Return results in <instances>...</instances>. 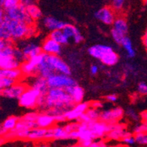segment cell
<instances>
[{
  "instance_id": "d6a6232c",
  "label": "cell",
  "mask_w": 147,
  "mask_h": 147,
  "mask_svg": "<svg viewBox=\"0 0 147 147\" xmlns=\"http://www.w3.org/2000/svg\"><path fill=\"white\" fill-rule=\"evenodd\" d=\"M53 140L69 139V134L65 131L62 126H53Z\"/></svg>"
},
{
  "instance_id": "681fc988",
  "label": "cell",
  "mask_w": 147,
  "mask_h": 147,
  "mask_svg": "<svg viewBox=\"0 0 147 147\" xmlns=\"http://www.w3.org/2000/svg\"><path fill=\"white\" fill-rule=\"evenodd\" d=\"M105 99H106V100L107 101H108V102H117L118 97H117V96L116 95V94H108V95H107L106 97H105Z\"/></svg>"
},
{
  "instance_id": "5bb4252c",
  "label": "cell",
  "mask_w": 147,
  "mask_h": 147,
  "mask_svg": "<svg viewBox=\"0 0 147 147\" xmlns=\"http://www.w3.org/2000/svg\"><path fill=\"white\" fill-rule=\"evenodd\" d=\"M41 49L42 53L46 55L59 56L61 53V45L49 37L42 42Z\"/></svg>"
},
{
  "instance_id": "94428289",
  "label": "cell",
  "mask_w": 147,
  "mask_h": 147,
  "mask_svg": "<svg viewBox=\"0 0 147 147\" xmlns=\"http://www.w3.org/2000/svg\"><path fill=\"white\" fill-rule=\"evenodd\" d=\"M67 147H81V146L78 144V145H74V146H67Z\"/></svg>"
},
{
  "instance_id": "7dc6e473",
  "label": "cell",
  "mask_w": 147,
  "mask_h": 147,
  "mask_svg": "<svg viewBox=\"0 0 147 147\" xmlns=\"http://www.w3.org/2000/svg\"><path fill=\"white\" fill-rule=\"evenodd\" d=\"M44 139H45V140H52V139H53V128L51 127L49 129H47L45 136V138Z\"/></svg>"
},
{
  "instance_id": "ee69618b",
  "label": "cell",
  "mask_w": 147,
  "mask_h": 147,
  "mask_svg": "<svg viewBox=\"0 0 147 147\" xmlns=\"http://www.w3.org/2000/svg\"><path fill=\"white\" fill-rule=\"evenodd\" d=\"M122 142L127 146H133L136 144V140H135V138L133 135H129V136H127V137L124 138L122 139Z\"/></svg>"
},
{
  "instance_id": "d4e9b609",
  "label": "cell",
  "mask_w": 147,
  "mask_h": 147,
  "mask_svg": "<svg viewBox=\"0 0 147 147\" xmlns=\"http://www.w3.org/2000/svg\"><path fill=\"white\" fill-rule=\"evenodd\" d=\"M119 60V57L118 53L113 51L106 54L102 59L100 60V62L105 66L112 67L117 65Z\"/></svg>"
},
{
  "instance_id": "52a82bcc",
  "label": "cell",
  "mask_w": 147,
  "mask_h": 147,
  "mask_svg": "<svg viewBox=\"0 0 147 147\" xmlns=\"http://www.w3.org/2000/svg\"><path fill=\"white\" fill-rule=\"evenodd\" d=\"M41 93L38 90L27 88L18 99V103L25 108H34L37 106V102Z\"/></svg>"
},
{
  "instance_id": "816d5d0a",
  "label": "cell",
  "mask_w": 147,
  "mask_h": 147,
  "mask_svg": "<svg viewBox=\"0 0 147 147\" xmlns=\"http://www.w3.org/2000/svg\"><path fill=\"white\" fill-rule=\"evenodd\" d=\"M90 147H107L105 143L102 141H93Z\"/></svg>"
},
{
  "instance_id": "60d3db41",
  "label": "cell",
  "mask_w": 147,
  "mask_h": 147,
  "mask_svg": "<svg viewBox=\"0 0 147 147\" xmlns=\"http://www.w3.org/2000/svg\"><path fill=\"white\" fill-rule=\"evenodd\" d=\"M111 37L112 38H113V41H114L117 44H118V45H121V42H122L123 39H124L125 37H124L123 35L120 34L119 33L113 30V29H111Z\"/></svg>"
},
{
  "instance_id": "8fae6325",
  "label": "cell",
  "mask_w": 147,
  "mask_h": 147,
  "mask_svg": "<svg viewBox=\"0 0 147 147\" xmlns=\"http://www.w3.org/2000/svg\"><path fill=\"white\" fill-rule=\"evenodd\" d=\"M90 108V103L88 102H82L81 103L76 104L73 108L65 113V117L66 120L78 121L82 114L86 113V111Z\"/></svg>"
},
{
  "instance_id": "c3c4849f",
  "label": "cell",
  "mask_w": 147,
  "mask_h": 147,
  "mask_svg": "<svg viewBox=\"0 0 147 147\" xmlns=\"http://www.w3.org/2000/svg\"><path fill=\"white\" fill-rule=\"evenodd\" d=\"M69 139L78 140L79 139V132L78 130H74L69 133Z\"/></svg>"
},
{
  "instance_id": "5b68a950",
  "label": "cell",
  "mask_w": 147,
  "mask_h": 147,
  "mask_svg": "<svg viewBox=\"0 0 147 147\" xmlns=\"http://www.w3.org/2000/svg\"><path fill=\"white\" fill-rule=\"evenodd\" d=\"M45 59L48 65L54 73L70 76L71 69L66 61H64L59 56L46 55Z\"/></svg>"
},
{
  "instance_id": "3957f363",
  "label": "cell",
  "mask_w": 147,
  "mask_h": 147,
  "mask_svg": "<svg viewBox=\"0 0 147 147\" xmlns=\"http://www.w3.org/2000/svg\"><path fill=\"white\" fill-rule=\"evenodd\" d=\"M47 84L49 89H62L75 86L77 82L70 76L54 73L47 79Z\"/></svg>"
},
{
  "instance_id": "6da1fadb",
  "label": "cell",
  "mask_w": 147,
  "mask_h": 147,
  "mask_svg": "<svg viewBox=\"0 0 147 147\" xmlns=\"http://www.w3.org/2000/svg\"><path fill=\"white\" fill-rule=\"evenodd\" d=\"M36 33L35 27L27 26L25 24L10 19L5 16L3 22L0 25V38L5 41L21 40L32 37Z\"/></svg>"
},
{
  "instance_id": "ffe728a7",
  "label": "cell",
  "mask_w": 147,
  "mask_h": 147,
  "mask_svg": "<svg viewBox=\"0 0 147 147\" xmlns=\"http://www.w3.org/2000/svg\"><path fill=\"white\" fill-rule=\"evenodd\" d=\"M55 123L54 118L47 113H38L37 118L36 119V125L37 127L43 128V129H49L53 127Z\"/></svg>"
},
{
  "instance_id": "2e32d148",
  "label": "cell",
  "mask_w": 147,
  "mask_h": 147,
  "mask_svg": "<svg viewBox=\"0 0 147 147\" xmlns=\"http://www.w3.org/2000/svg\"><path fill=\"white\" fill-rule=\"evenodd\" d=\"M21 64L14 58L13 56L5 55L0 52V69H19Z\"/></svg>"
},
{
  "instance_id": "11a10c76",
  "label": "cell",
  "mask_w": 147,
  "mask_h": 147,
  "mask_svg": "<svg viewBox=\"0 0 147 147\" xmlns=\"http://www.w3.org/2000/svg\"><path fill=\"white\" fill-rule=\"evenodd\" d=\"M21 3L25 7H28L29 5L34 4L35 3V2H34V1H32V0H21Z\"/></svg>"
},
{
  "instance_id": "9c48e42d",
  "label": "cell",
  "mask_w": 147,
  "mask_h": 147,
  "mask_svg": "<svg viewBox=\"0 0 147 147\" xmlns=\"http://www.w3.org/2000/svg\"><path fill=\"white\" fill-rule=\"evenodd\" d=\"M88 126H89V129H90L91 133L93 135L94 140L105 137L110 132L109 125L100 121V119L88 123Z\"/></svg>"
},
{
  "instance_id": "4fadbf2b",
  "label": "cell",
  "mask_w": 147,
  "mask_h": 147,
  "mask_svg": "<svg viewBox=\"0 0 147 147\" xmlns=\"http://www.w3.org/2000/svg\"><path fill=\"white\" fill-rule=\"evenodd\" d=\"M113 51V49L109 45H104V44H97L90 46L88 49L87 52L91 57L100 61L106 54Z\"/></svg>"
},
{
  "instance_id": "7c38bea8",
  "label": "cell",
  "mask_w": 147,
  "mask_h": 147,
  "mask_svg": "<svg viewBox=\"0 0 147 147\" xmlns=\"http://www.w3.org/2000/svg\"><path fill=\"white\" fill-rule=\"evenodd\" d=\"M27 89L25 84L17 82L10 87L0 90V96L10 99H19L23 93Z\"/></svg>"
},
{
  "instance_id": "1f68e13d",
  "label": "cell",
  "mask_w": 147,
  "mask_h": 147,
  "mask_svg": "<svg viewBox=\"0 0 147 147\" xmlns=\"http://www.w3.org/2000/svg\"><path fill=\"white\" fill-rule=\"evenodd\" d=\"M18 120H19V118L14 117V116L8 117V118L5 120V121L2 125V128L6 131L7 133L13 130V129H15L16 127Z\"/></svg>"
},
{
  "instance_id": "30bf717a",
  "label": "cell",
  "mask_w": 147,
  "mask_h": 147,
  "mask_svg": "<svg viewBox=\"0 0 147 147\" xmlns=\"http://www.w3.org/2000/svg\"><path fill=\"white\" fill-rule=\"evenodd\" d=\"M94 17L105 25H112L116 19L115 12L109 6H105L94 13Z\"/></svg>"
},
{
  "instance_id": "f1b7e54d",
  "label": "cell",
  "mask_w": 147,
  "mask_h": 147,
  "mask_svg": "<svg viewBox=\"0 0 147 147\" xmlns=\"http://www.w3.org/2000/svg\"><path fill=\"white\" fill-rule=\"evenodd\" d=\"M47 129H43V128L36 127L34 129H31L29 131V134L28 136V139L31 141H38L41 139L45 138V133H46Z\"/></svg>"
},
{
  "instance_id": "4316f807",
  "label": "cell",
  "mask_w": 147,
  "mask_h": 147,
  "mask_svg": "<svg viewBox=\"0 0 147 147\" xmlns=\"http://www.w3.org/2000/svg\"><path fill=\"white\" fill-rule=\"evenodd\" d=\"M121 45V47L124 49V50L125 51V52H126V54L128 58L133 59L136 57V50H135L134 47H133V42H132V41H131L130 38L129 37L126 36L123 39Z\"/></svg>"
},
{
  "instance_id": "e575fe53",
  "label": "cell",
  "mask_w": 147,
  "mask_h": 147,
  "mask_svg": "<svg viewBox=\"0 0 147 147\" xmlns=\"http://www.w3.org/2000/svg\"><path fill=\"white\" fill-rule=\"evenodd\" d=\"M133 136H134L136 144L141 146L147 147V132L137 133Z\"/></svg>"
},
{
  "instance_id": "d6986e66",
  "label": "cell",
  "mask_w": 147,
  "mask_h": 147,
  "mask_svg": "<svg viewBox=\"0 0 147 147\" xmlns=\"http://www.w3.org/2000/svg\"><path fill=\"white\" fill-rule=\"evenodd\" d=\"M65 91L71 97L75 105L83 102L85 92H84V89L81 86H79L78 84L75 86L67 88Z\"/></svg>"
},
{
  "instance_id": "9f6ffc18",
  "label": "cell",
  "mask_w": 147,
  "mask_h": 147,
  "mask_svg": "<svg viewBox=\"0 0 147 147\" xmlns=\"http://www.w3.org/2000/svg\"><path fill=\"white\" fill-rule=\"evenodd\" d=\"M5 18V11L3 8L0 7V25L2 24Z\"/></svg>"
},
{
  "instance_id": "484cf974",
  "label": "cell",
  "mask_w": 147,
  "mask_h": 147,
  "mask_svg": "<svg viewBox=\"0 0 147 147\" xmlns=\"http://www.w3.org/2000/svg\"><path fill=\"white\" fill-rule=\"evenodd\" d=\"M49 37L50 39L53 40L55 42H58L61 45H67L69 42V40L65 35L62 30H55L51 32Z\"/></svg>"
},
{
  "instance_id": "f5cc1de1",
  "label": "cell",
  "mask_w": 147,
  "mask_h": 147,
  "mask_svg": "<svg viewBox=\"0 0 147 147\" xmlns=\"http://www.w3.org/2000/svg\"><path fill=\"white\" fill-rule=\"evenodd\" d=\"M54 119H55L56 122H64V121H67L65 117V114H61V115H58L57 117H53Z\"/></svg>"
},
{
  "instance_id": "d590c367",
  "label": "cell",
  "mask_w": 147,
  "mask_h": 147,
  "mask_svg": "<svg viewBox=\"0 0 147 147\" xmlns=\"http://www.w3.org/2000/svg\"><path fill=\"white\" fill-rule=\"evenodd\" d=\"M85 113L87 115V117H89L91 121H97V120L100 119V111L98 109H95V108L90 107Z\"/></svg>"
},
{
  "instance_id": "db71d44e",
  "label": "cell",
  "mask_w": 147,
  "mask_h": 147,
  "mask_svg": "<svg viewBox=\"0 0 147 147\" xmlns=\"http://www.w3.org/2000/svg\"><path fill=\"white\" fill-rule=\"evenodd\" d=\"M11 42L12 41H5V40H2L0 38V51L2 50L3 49H5L7 45H8V44Z\"/></svg>"
},
{
  "instance_id": "680465c9",
  "label": "cell",
  "mask_w": 147,
  "mask_h": 147,
  "mask_svg": "<svg viewBox=\"0 0 147 147\" xmlns=\"http://www.w3.org/2000/svg\"><path fill=\"white\" fill-rule=\"evenodd\" d=\"M37 147H49V146L47 145V144H40V145L37 146Z\"/></svg>"
},
{
  "instance_id": "44dd1931",
  "label": "cell",
  "mask_w": 147,
  "mask_h": 147,
  "mask_svg": "<svg viewBox=\"0 0 147 147\" xmlns=\"http://www.w3.org/2000/svg\"><path fill=\"white\" fill-rule=\"evenodd\" d=\"M78 127L77 130L79 132V142L86 141H94V137L93 135L91 133L90 129H89L88 123L78 122Z\"/></svg>"
},
{
  "instance_id": "f35d334b",
  "label": "cell",
  "mask_w": 147,
  "mask_h": 147,
  "mask_svg": "<svg viewBox=\"0 0 147 147\" xmlns=\"http://www.w3.org/2000/svg\"><path fill=\"white\" fill-rule=\"evenodd\" d=\"M124 0H113L111 3V7L113 11H121L125 6Z\"/></svg>"
},
{
  "instance_id": "ab89813d",
  "label": "cell",
  "mask_w": 147,
  "mask_h": 147,
  "mask_svg": "<svg viewBox=\"0 0 147 147\" xmlns=\"http://www.w3.org/2000/svg\"><path fill=\"white\" fill-rule=\"evenodd\" d=\"M137 91L141 95L147 96V83L145 81L139 82L137 86Z\"/></svg>"
},
{
  "instance_id": "f907efd6",
  "label": "cell",
  "mask_w": 147,
  "mask_h": 147,
  "mask_svg": "<svg viewBox=\"0 0 147 147\" xmlns=\"http://www.w3.org/2000/svg\"><path fill=\"white\" fill-rule=\"evenodd\" d=\"M90 107L91 108H95V109H98L102 107V103L100 101H94L90 103Z\"/></svg>"
},
{
  "instance_id": "603a6c76",
  "label": "cell",
  "mask_w": 147,
  "mask_h": 147,
  "mask_svg": "<svg viewBox=\"0 0 147 147\" xmlns=\"http://www.w3.org/2000/svg\"><path fill=\"white\" fill-rule=\"evenodd\" d=\"M23 74L21 73V69H0V78H7L10 79L16 80L18 81L22 77Z\"/></svg>"
},
{
  "instance_id": "bcb514c9",
  "label": "cell",
  "mask_w": 147,
  "mask_h": 147,
  "mask_svg": "<svg viewBox=\"0 0 147 147\" xmlns=\"http://www.w3.org/2000/svg\"><path fill=\"white\" fill-rule=\"evenodd\" d=\"M99 70H100V68L97 65H92L90 66L89 72L92 76H96L99 73Z\"/></svg>"
},
{
  "instance_id": "277c9868",
  "label": "cell",
  "mask_w": 147,
  "mask_h": 147,
  "mask_svg": "<svg viewBox=\"0 0 147 147\" xmlns=\"http://www.w3.org/2000/svg\"><path fill=\"white\" fill-rule=\"evenodd\" d=\"M5 16L10 19L25 24L27 26L34 25V21L29 17L26 12V7L21 3V1L18 6L15 7L10 10H5Z\"/></svg>"
},
{
  "instance_id": "7402d4cb",
  "label": "cell",
  "mask_w": 147,
  "mask_h": 147,
  "mask_svg": "<svg viewBox=\"0 0 147 147\" xmlns=\"http://www.w3.org/2000/svg\"><path fill=\"white\" fill-rule=\"evenodd\" d=\"M113 27L112 29L117 32L119 33L120 34L123 35L124 37L127 36L128 33V24L126 19L123 17H117L113 22Z\"/></svg>"
},
{
  "instance_id": "cb8c5ba5",
  "label": "cell",
  "mask_w": 147,
  "mask_h": 147,
  "mask_svg": "<svg viewBox=\"0 0 147 147\" xmlns=\"http://www.w3.org/2000/svg\"><path fill=\"white\" fill-rule=\"evenodd\" d=\"M45 57H46V54L45 55V57H44L43 60H42V63L38 67L37 76H40L42 77V78H45V79H48L52 75L54 74V73L52 71V69H51L49 65H48L46 59H45Z\"/></svg>"
},
{
  "instance_id": "f6af8a7d",
  "label": "cell",
  "mask_w": 147,
  "mask_h": 147,
  "mask_svg": "<svg viewBox=\"0 0 147 147\" xmlns=\"http://www.w3.org/2000/svg\"><path fill=\"white\" fill-rule=\"evenodd\" d=\"M78 124H79V123H78V121L74 123H69V124H67V125H65V126L64 127V128H65V131H66L67 133L69 134V133H71L73 131L77 130L78 127Z\"/></svg>"
},
{
  "instance_id": "6125c7cd",
  "label": "cell",
  "mask_w": 147,
  "mask_h": 147,
  "mask_svg": "<svg viewBox=\"0 0 147 147\" xmlns=\"http://www.w3.org/2000/svg\"><path fill=\"white\" fill-rule=\"evenodd\" d=\"M144 5H145L146 7H147V0H146V1H144Z\"/></svg>"
},
{
  "instance_id": "e0dca14e",
  "label": "cell",
  "mask_w": 147,
  "mask_h": 147,
  "mask_svg": "<svg viewBox=\"0 0 147 147\" xmlns=\"http://www.w3.org/2000/svg\"><path fill=\"white\" fill-rule=\"evenodd\" d=\"M32 78V81L29 83V88L38 90L41 94L45 95L49 90V86L47 84V79L42 78L40 76H29Z\"/></svg>"
},
{
  "instance_id": "91938a15",
  "label": "cell",
  "mask_w": 147,
  "mask_h": 147,
  "mask_svg": "<svg viewBox=\"0 0 147 147\" xmlns=\"http://www.w3.org/2000/svg\"><path fill=\"white\" fill-rule=\"evenodd\" d=\"M3 142H4V139L0 137V146L2 145V143H3Z\"/></svg>"
},
{
  "instance_id": "ac0fdd59",
  "label": "cell",
  "mask_w": 147,
  "mask_h": 147,
  "mask_svg": "<svg viewBox=\"0 0 147 147\" xmlns=\"http://www.w3.org/2000/svg\"><path fill=\"white\" fill-rule=\"evenodd\" d=\"M43 25L51 32L55 30H62L66 26L67 23L53 16H46L43 18Z\"/></svg>"
},
{
  "instance_id": "b9f144b4",
  "label": "cell",
  "mask_w": 147,
  "mask_h": 147,
  "mask_svg": "<svg viewBox=\"0 0 147 147\" xmlns=\"http://www.w3.org/2000/svg\"><path fill=\"white\" fill-rule=\"evenodd\" d=\"M13 57H14V58L16 59L17 61H19L21 64H22L24 61H25L24 57V55H23L22 51H21V50L19 49V48L16 47V46L15 47Z\"/></svg>"
},
{
  "instance_id": "ba28073f",
  "label": "cell",
  "mask_w": 147,
  "mask_h": 147,
  "mask_svg": "<svg viewBox=\"0 0 147 147\" xmlns=\"http://www.w3.org/2000/svg\"><path fill=\"white\" fill-rule=\"evenodd\" d=\"M125 115V111L121 107H114L111 109L100 112V120L108 125L117 124Z\"/></svg>"
},
{
  "instance_id": "f546056e",
  "label": "cell",
  "mask_w": 147,
  "mask_h": 147,
  "mask_svg": "<svg viewBox=\"0 0 147 147\" xmlns=\"http://www.w3.org/2000/svg\"><path fill=\"white\" fill-rule=\"evenodd\" d=\"M129 135H131V133L127 131L126 128H125V129H113V130L110 131L107 134V137L112 140H119V139L122 140L124 138L127 137Z\"/></svg>"
},
{
  "instance_id": "8992f818",
  "label": "cell",
  "mask_w": 147,
  "mask_h": 147,
  "mask_svg": "<svg viewBox=\"0 0 147 147\" xmlns=\"http://www.w3.org/2000/svg\"><path fill=\"white\" fill-rule=\"evenodd\" d=\"M45 55V53H41L39 55L24 61L20 67L22 74L27 77L37 76V69L39 65L42 63Z\"/></svg>"
},
{
  "instance_id": "74e56055",
  "label": "cell",
  "mask_w": 147,
  "mask_h": 147,
  "mask_svg": "<svg viewBox=\"0 0 147 147\" xmlns=\"http://www.w3.org/2000/svg\"><path fill=\"white\" fill-rule=\"evenodd\" d=\"M127 117L131 120V121H135V122H138L141 120V117H140V114L137 113L136 111L132 108H127V110L125 111Z\"/></svg>"
},
{
  "instance_id": "9a60e30c",
  "label": "cell",
  "mask_w": 147,
  "mask_h": 147,
  "mask_svg": "<svg viewBox=\"0 0 147 147\" xmlns=\"http://www.w3.org/2000/svg\"><path fill=\"white\" fill-rule=\"evenodd\" d=\"M19 49L22 51L25 61H27V60L42 53L40 45L34 42H29L25 43L23 45L22 48H19Z\"/></svg>"
},
{
  "instance_id": "836d02e7",
  "label": "cell",
  "mask_w": 147,
  "mask_h": 147,
  "mask_svg": "<svg viewBox=\"0 0 147 147\" xmlns=\"http://www.w3.org/2000/svg\"><path fill=\"white\" fill-rule=\"evenodd\" d=\"M20 4V0H0V7L7 10L18 6Z\"/></svg>"
},
{
  "instance_id": "83f0119b",
  "label": "cell",
  "mask_w": 147,
  "mask_h": 147,
  "mask_svg": "<svg viewBox=\"0 0 147 147\" xmlns=\"http://www.w3.org/2000/svg\"><path fill=\"white\" fill-rule=\"evenodd\" d=\"M26 10L28 15L29 16V17H30L34 21H37V20H39L40 18H42V11H41L40 8L39 7L37 6L35 3L26 7Z\"/></svg>"
},
{
  "instance_id": "7a4b0ae2",
  "label": "cell",
  "mask_w": 147,
  "mask_h": 147,
  "mask_svg": "<svg viewBox=\"0 0 147 147\" xmlns=\"http://www.w3.org/2000/svg\"><path fill=\"white\" fill-rule=\"evenodd\" d=\"M75 104L71 97L67 93L65 89H49L45 95L44 105L42 109L49 111L53 108L69 111L74 107Z\"/></svg>"
},
{
  "instance_id": "8d00e7d4",
  "label": "cell",
  "mask_w": 147,
  "mask_h": 147,
  "mask_svg": "<svg viewBox=\"0 0 147 147\" xmlns=\"http://www.w3.org/2000/svg\"><path fill=\"white\" fill-rule=\"evenodd\" d=\"M18 82L16 80L10 79L7 78H0V90H4L5 89L10 87L15 84Z\"/></svg>"
},
{
  "instance_id": "6f0895ef",
  "label": "cell",
  "mask_w": 147,
  "mask_h": 147,
  "mask_svg": "<svg viewBox=\"0 0 147 147\" xmlns=\"http://www.w3.org/2000/svg\"><path fill=\"white\" fill-rule=\"evenodd\" d=\"M142 41H143V44H144V48H145L146 51L147 52V31H146L144 36H143Z\"/></svg>"
},
{
  "instance_id": "7bdbcfd3",
  "label": "cell",
  "mask_w": 147,
  "mask_h": 147,
  "mask_svg": "<svg viewBox=\"0 0 147 147\" xmlns=\"http://www.w3.org/2000/svg\"><path fill=\"white\" fill-rule=\"evenodd\" d=\"M38 113L36 112H30V113H26L24 117H21V119L26 121H32V122H36V119L37 118Z\"/></svg>"
},
{
  "instance_id": "4dcf8cb0",
  "label": "cell",
  "mask_w": 147,
  "mask_h": 147,
  "mask_svg": "<svg viewBox=\"0 0 147 147\" xmlns=\"http://www.w3.org/2000/svg\"><path fill=\"white\" fill-rule=\"evenodd\" d=\"M62 32L65 34V35L67 37L68 39H74L76 36H78L80 34V31L76 27V26L73 24H67L66 26H65Z\"/></svg>"
}]
</instances>
